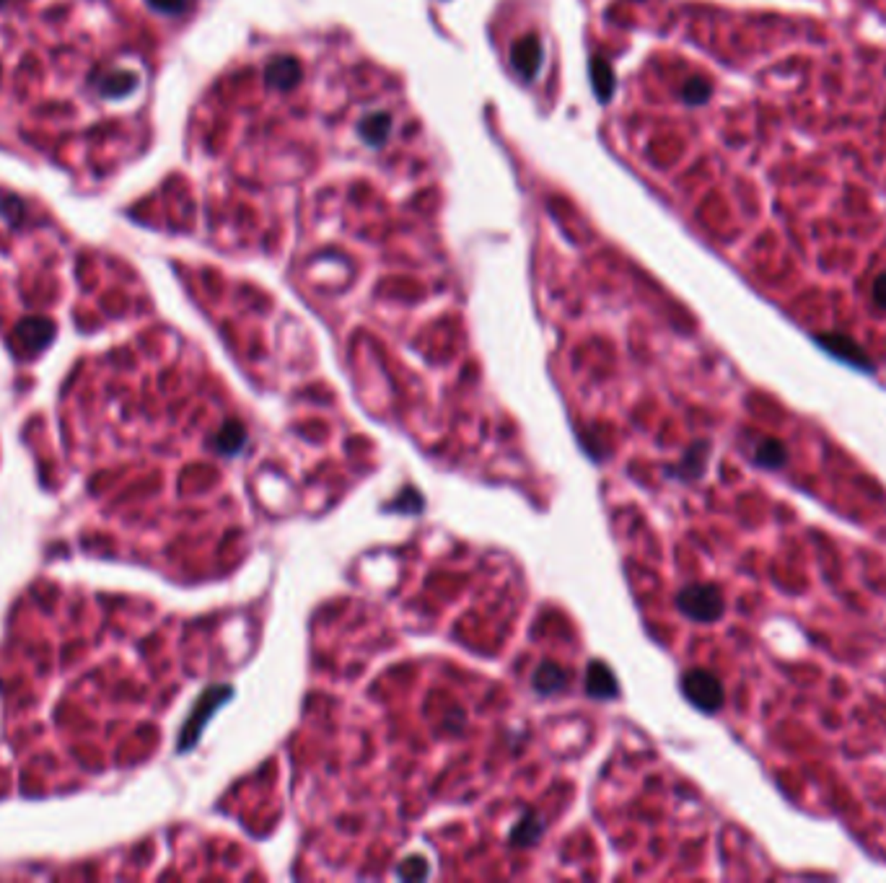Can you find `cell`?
<instances>
[{"label":"cell","mask_w":886,"mask_h":883,"mask_svg":"<svg viewBox=\"0 0 886 883\" xmlns=\"http://www.w3.org/2000/svg\"><path fill=\"white\" fill-rule=\"evenodd\" d=\"M682 692L702 713H718L725 702L724 684L705 669L687 671L682 676Z\"/></svg>","instance_id":"cell-2"},{"label":"cell","mask_w":886,"mask_h":883,"mask_svg":"<svg viewBox=\"0 0 886 883\" xmlns=\"http://www.w3.org/2000/svg\"><path fill=\"white\" fill-rule=\"evenodd\" d=\"M593 83H596L601 99H604L607 94H612V70H609V65H604L601 60L593 62Z\"/></svg>","instance_id":"cell-12"},{"label":"cell","mask_w":886,"mask_h":883,"mask_svg":"<svg viewBox=\"0 0 886 883\" xmlns=\"http://www.w3.org/2000/svg\"><path fill=\"white\" fill-rule=\"evenodd\" d=\"M586 687H589L591 695L596 697H609L617 692V684H615L612 673L604 669L601 664H593V666H591V676L589 681H586Z\"/></svg>","instance_id":"cell-8"},{"label":"cell","mask_w":886,"mask_h":883,"mask_svg":"<svg viewBox=\"0 0 886 883\" xmlns=\"http://www.w3.org/2000/svg\"><path fill=\"white\" fill-rule=\"evenodd\" d=\"M676 607L682 615H687L695 622H716L721 619L725 612V601L721 596V590L710 583H692L684 586L676 596Z\"/></svg>","instance_id":"cell-1"},{"label":"cell","mask_w":886,"mask_h":883,"mask_svg":"<svg viewBox=\"0 0 886 883\" xmlns=\"http://www.w3.org/2000/svg\"><path fill=\"white\" fill-rule=\"evenodd\" d=\"M754 461L765 469H780L788 461V449L778 438H765L754 449Z\"/></svg>","instance_id":"cell-5"},{"label":"cell","mask_w":886,"mask_h":883,"mask_svg":"<svg viewBox=\"0 0 886 883\" xmlns=\"http://www.w3.org/2000/svg\"><path fill=\"white\" fill-rule=\"evenodd\" d=\"M710 96H713V86H710V80L700 78V76L687 80V83H684V88H682V99H684L687 104H692V107L705 104Z\"/></svg>","instance_id":"cell-10"},{"label":"cell","mask_w":886,"mask_h":883,"mask_svg":"<svg viewBox=\"0 0 886 883\" xmlns=\"http://www.w3.org/2000/svg\"><path fill=\"white\" fill-rule=\"evenodd\" d=\"M705 458H708V443H695L690 451H687V456H684V461H682V477L684 480H695V477H700L702 475V469H705Z\"/></svg>","instance_id":"cell-9"},{"label":"cell","mask_w":886,"mask_h":883,"mask_svg":"<svg viewBox=\"0 0 886 883\" xmlns=\"http://www.w3.org/2000/svg\"><path fill=\"white\" fill-rule=\"evenodd\" d=\"M360 133H363V137H366L371 145L386 143V137L392 133V117H389V114H381V111H378V114H371V117H366Z\"/></svg>","instance_id":"cell-6"},{"label":"cell","mask_w":886,"mask_h":883,"mask_svg":"<svg viewBox=\"0 0 886 883\" xmlns=\"http://www.w3.org/2000/svg\"><path fill=\"white\" fill-rule=\"evenodd\" d=\"M814 340H816L819 348L827 350V352L834 355L837 360H842V363H848V366H853V368H860V371H865V374H874V363H871V358L865 355V350L860 348L853 337H848V334H842V332H819V334H814Z\"/></svg>","instance_id":"cell-3"},{"label":"cell","mask_w":886,"mask_h":883,"mask_svg":"<svg viewBox=\"0 0 886 883\" xmlns=\"http://www.w3.org/2000/svg\"><path fill=\"white\" fill-rule=\"evenodd\" d=\"M563 684H565V673L558 666H552V664H547V666H542V669L537 671V687L542 689V692H558V689H563Z\"/></svg>","instance_id":"cell-11"},{"label":"cell","mask_w":886,"mask_h":883,"mask_svg":"<svg viewBox=\"0 0 886 883\" xmlns=\"http://www.w3.org/2000/svg\"><path fill=\"white\" fill-rule=\"evenodd\" d=\"M510 60H513V68L521 78L532 80L537 76L539 65H542V47H539L537 37H526L521 39L513 53H510Z\"/></svg>","instance_id":"cell-4"},{"label":"cell","mask_w":886,"mask_h":883,"mask_svg":"<svg viewBox=\"0 0 886 883\" xmlns=\"http://www.w3.org/2000/svg\"><path fill=\"white\" fill-rule=\"evenodd\" d=\"M871 293H874V303H876L882 311H886V272H882V275L874 280V288H871Z\"/></svg>","instance_id":"cell-13"},{"label":"cell","mask_w":886,"mask_h":883,"mask_svg":"<svg viewBox=\"0 0 886 883\" xmlns=\"http://www.w3.org/2000/svg\"><path fill=\"white\" fill-rule=\"evenodd\" d=\"M298 76H301L298 62L291 57H280L277 62H272L268 68V80L272 86H280V88H288L291 83L298 80Z\"/></svg>","instance_id":"cell-7"}]
</instances>
